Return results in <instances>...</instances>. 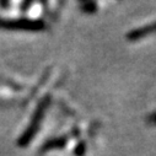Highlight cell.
Returning a JSON list of instances; mask_svg holds the SVG:
<instances>
[{
    "instance_id": "1",
    "label": "cell",
    "mask_w": 156,
    "mask_h": 156,
    "mask_svg": "<svg viewBox=\"0 0 156 156\" xmlns=\"http://www.w3.org/2000/svg\"><path fill=\"white\" fill-rule=\"evenodd\" d=\"M0 26L8 27V28L38 31L44 27V23L40 20H12V21H0Z\"/></svg>"
},
{
    "instance_id": "2",
    "label": "cell",
    "mask_w": 156,
    "mask_h": 156,
    "mask_svg": "<svg viewBox=\"0 0 156 156\" xmlns=\"http://www.w3.org/2000/svg\"><path fill=\"white\" fill-rule=\"evenodd\" d=\"M43 111H44V103L40 106V108H38V111H37V114L34 115L32 123L30 124V128L22 134L21 140H20V144H21V145L27 144V143L32 139L33 134L37 132V128H38V124H40V121H41V117H42V114H43Z\"/></svg>"
},
{
    "instance_id": "3",
    "label": "cell",
    "mask_w": 156,
    "mask_h": 156,
    "mask_svg": "<svg viewBox=\"0 0 156 156\" xmlns=\"http://www.w3.org/2000/svg\"><path fill=\"white\" fill-rule=\"evenodd\" d=\"M152 32H156V22L151 23V25H147L145 27H141V28H139L136 31H133L128 37L130 38L132 41H134V40H139V38H141L144 36H147V34H150Z\"/></svg>"
},
{
    "instance_id": "4",
    "label": "cell",
    "mask_w": 156,
    "mask_h": 156,
    "mask_svg": "<svg viewBox=\"0 0 156 156\" xmlns=\"http://www.w3.org/2000/svg\"><path fill=\"white\" fill-rule=\"evenodd\" d=\"M63 144H64V140H54V141H51L48 145H47V147H57V146H63Z\"/></svg>"
}]
</instances>
